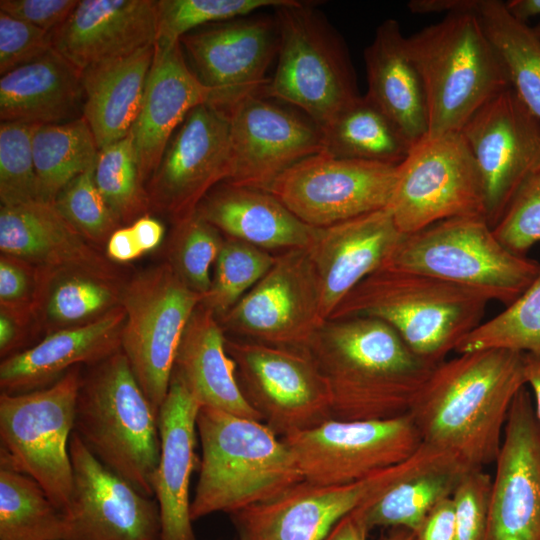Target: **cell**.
I'll return each instance as SVG.
<instances>
[{"label":"cell","mask_w":540,"mask_h":540,"mask_svg":"<svg viewBox=\"0 0 540 540\" xmlns=\"http://www.w3.org/2000/svg\"><path fill=\"white\" fill-rule=\"evenodd\" d=\"M130 227L143 253L156 248L164 236L163 225L148 214L138 218Z\"/></svg>","instance_id":"55"},{"label":"cell","mask_w":540,"mask_h":540,"mask_svg":"<svg viewBox=\"0 0 540 540\" xmlns=\"http://www.w3.org/2000/svg\"><path fill=\"white\" fill-rule=\"evenodd\" d=\"M489 302L485 295L448 281L383 268L360 282L328 320L379 319L416 354L440 363L482 323Z\"/></svg>","instance_id":"4"},{"label":"cell","mask_w":540,"mask_h":540,"mask_svg":"<svg viewBox=\"0 0 540 540\" xmlns=\"http://www.w3.org/2000/svg\"><path fill=\"white\" fill-rule=\"evenodd\" d=\"M461 133L479 168L485 220L493 229L523 185L540 171V119L509 87L485 103Z\"/></svg>","instance_id":"18"},{"label":"cell","mask_w":540,"mask_h":540,"mask_svg":"<svg viewBox=\"0 0 540 540\" xmlns=\"http://www.w3.org/2000/svg\"><path fill=\"white\" fill-rule=\"evenodd\" d=\"M0 250L40 269L71 270L123 285L122 270L66 221L53 203L1 206Z\"/></svg>","instance_id":"24"},{"label":"cell","mask_w":540,"mask_h":540,"mask_svg":"<svg viewBox=\"0 0 540 540\" xmlns=\"http://www.w3.org/2000/svg\"><path fill=\"white\" fill-rule=\"evenodd\" d=\"M281 438L303 479L321 485L362 480L409 459L423 443L409 413L383 420L331 418Z\"/></svg>","instance_id":"14"},{"label":"cell","mask_w":540,"mask_h":540,"mask_svg":"<svg viewBox=\"0 0 540 540\" xmlns=\"http://www.w3.org/2000/svg\"><path fill=\"white\" fill-rule=\"evenodd\" d=\"M197 434L202 456L192 521L270 500L304 480L283 439L262 421L201 406Z\"/></svg>","instance_id":"3"},{"label":"cell","mask_w":540,"mask_h":540,"mask_svg":"<svg viewBox=\"0 0 540 540\" xmlns=\"http://www.w3.org/2000/svg\"><path fill=\"white\" fill-rule=\"evenodd\" d=\"M37 269L34 317L48 334L92 322L120 305L122 286L81 272Z\"/></svg>","instance_id":"36"},{"label":"cell","mask_w":540,"mask_h":540,"mask_svg":"<svg viewBox=\"0 0 540 540\" xmlns=\"http://www.w3.org/2000/svg\"><path fill=\"white\" fill-rule=\"evenodd\" d=\"M203 298L168 262L144 269L122 285L120 305L126 319L121 350L157 416L183 333Z\"/></svg>","instance_id":"10"},{"label":"cell","mask_w":540,"mask_h":540,"mask_svg":"<svg viewBox=\"0 0 540 540\" xmlns=\"http://www.w3.org/2000/svg\"><path fill=\"white\" fill-rule=\"evenodd\" d=\"M53 49L52 33L0 11L1 76Z\"/></svg>","instance_id":"49"},{"label":"cell","mask_w":540,"mask_h":540,"mask_svg":"<svg viewBox=\"0 0 540 540\" xmlns=\"http://www.w3.org/2000/svg\"><path fill=\"white\" fill-rule=\"evenodd\" d=\"M369 531L357 508L344 516L323 540H368Z\"/></svg>","instance_id":"56"},{"label":"cell","mask_w":540,"mask_h":540,"mask_svg":"<svg viewBox=\"0 0 540 540\" xmlns=\"http://www.w3.org/2000/svg\"><path fill=\"white\" fill-rule=\"evenodd\" d=\"M539 32H540V28H538Z\"/></svg>","instance_id":"61"},{"label":"cell","mask_w":540,"mask_h":540,"mask_svg":"<svg viewBox=\"0 0 540 540\" xmlns=\"http://www.w3.org/2000/svg\"><path fill=\"white\" fill-rule=\"evenodd\" d=\"M504 349L540 357V274L513 303L478 325L456 347L458 354Z\"/></svg>","instance_id":"40"},{"label":"cell","mask_w":540,"mask_h":540,"mask_svg":"<svg viewBox=\"0 0 540 540\" xmlns=\"http://www.w3.org/2000/svg\"><path fill=\"white\" fill-rule=\"evenodd\" d=\"M126 314L121 305L87 324L49 333L36 345L2 359L1 392L46 388L75 366L94 365L121 349Z\"/></svg>","instance_id":"28"},{"label":"cell","mask_w":540,"mask_h":540,"mask_svg":"<svg viewBox=\"0 0 540 540\" xmlns=\"http://www.w3.org/2000/svg\"><path fill=\"white\" fill-rule=\"evenodd\" d=\"M385 268L416 272L513 303L540 264L508 249L484 218H451L404 235Z\"/></svg>","instance_id":"8"},{"label":"cell","mask_w":540,"mask_h":540,"mask_svg":"<svg viewBox=\"0 0 540 540\" xmlns=\"http://www.w3.org/2000/svg\"><path fill=\"white\" fill-rule=\"evenodd\" d=\"M445 452L422 443L404 462L353 483L302 480L270 500L229 514L230 519L239 540H323L344 516Z\"/></svg>","instance_id":"12"},{"label":"cell","mask_w":540,"mask_h":540,"mask_svg":"<svg viewBox=\"0 0 540 540\" xmlns=\"http://www.w3.org/2000/svg\"><path fill=\"white\" fill-rule=\"evenodd\" d=\"M495 465L483 540H540V427L525 386L511 405Z\"/></svg>","instance_id":"22"},{"label":"cell","mask_w":540,"mask_h":540,"mask_svg":"<svg viewBox=\"0 0 540 540\" xmlns=\"http://www.w3.org/2000/svg\"><path fill=\"white\" fill-rule=\"evenodd\" d=\"M154 54L155 45H149L81 71L82 116L99 150L129 134L141 107Z\"/></svg>","instance_id":"33"},{"label":"cell","mask_w":540,"mask_h":540,"mask_svg":"<svg viewBox=\"0 0 540 540\" xmlns=\"http://www.w3.org/2000/svg\"><path fill=\"white\" fill-rule=\"evenodd\" d=\"M37 325L31 314L0 309V355L5 359L18 352L31 333L29 325Z\"/></svg>","instance_id":"52"},{"label":"cell","mask_w":540,"mask_h":540,"mask_svg":"<svg viewBox=\"0 0 540 540\" xmlns=\"http://www.w3.org/2000/svg\"><path fill=\"white\" fill-rule=\"evenodd\" d=\"M306 349L326 380L332 418L343 421L408 414L439 364L370 317L326 320Z\"/></svg>","instance_id":"2"},{"label":"cell","mask_w":540,"mask_h":540,"mask_svg":"<svg viewBox=\"0 0 540 540\" xmlns=\"http://www.w3.org/2000/svg\"><path fill=\"white\" fill-rule=\"evenodd\" d=\"M403 237L388 208L317 228L306 250L319 281L325 321L360 282L386 267Z\"/></svg>","instance_id":"23"},{"label":"cell","mask_w":540,"mask_h":540,"mask_svg":"<svg viewBox=\"0 0 540 540\" xmlns=\"http://www.w3.org/2000/svg\"><path fill=\"white\" fill-rule=\"evenodd\" d=\"M223 242L221 232L195 213L174 225L167 262L185 285L205 295L211 285L210 269Z\"/></svg>","instance_id":"44"},{"label":"cell","mask_w":540,"mask_h":540,"mask_svg":"<svg viewBox=\"0 0 540 540\" xmlns=\"http://www.w3.org/2000/svg\"><path fill=\"white\" fill-rule=\"evenodd\" d=\"M74 432L109 470L141 493L154 495L158 416L121 349L83 372Z\"/></svg>","instance_id":"6"},{"label":"cell","mask_w":540,"mask_h":540,"mask_svg":"<svg viewBox=\"0 0 540 540\" xmlns=\"http://www.w3.org/2000/svg\"><path fill=\"white\" fill-rule=\"evenodd\" d=\"M188 66L229 107L262 93L268 68L278 54L275 16H244L197 28L179 40Z\"/></svg>","instance_id":"20"},{"label":"cell","mask_w":540,"mask_h":540,"mask_svg":"<svg viewBox=\"0 0 540 540\" xmlns=\"http://www.w3.org/2000/svg\"><path fill=\"white\" fill-rule=\"evenodd\" d=\"M200 407L183 379L173 371L158 412L160 456L153 480L161 517V540H197L190 516L189 487L197 463Z\"/></svg>","instance_id":"26"},{"label":"cell","mask_w":540,"mask_h":540,"mask_svg":"<svg viewBox=\"0 0 540 540\" xmlns=\"http://www.w3.org/2000/svg\"><path fill=\"white\" fill-rule=\"evenodd\" d=\"M38 287L39 273L35 266L1 254L0 308L34 316Z\"/></svg>","instance_id":"50"},{"label":"cell","mask_w":540,"mask_h":540,"mask_svg":"<svg viewBox=\"0 0 540 540\" xmlns=\"http://www.w3.org/2000/svg\"><path fill=\"white\" fill-rule=\"evenodd\" d=\"M218 320L224 331L243 339L306 349L325 322L319 281L307 250L276 255L269 271Z\"/></svg>","instance_id":"17"},{"label":"cell","mask_w":540,"mask_h":540,"mask_svg":"<svg viewBox=\"0 0 540 540\" xmlns=\"http://www.w3.org/2000/svg\"><path fill=\"white\" fill-rule=\"evenodd\" d=\"M196 214L227 237L267 251L306 249L317 230L268 191L227 182L205 196Z\"/></svg>","instance_id":"29"},{"label":"cell","mask_w":540,"mask_h":540,"mask_svg":"<svg viewBox=\"0 0 540 540\" xmlns=\"http://www.w3.org/2000/svg\"><path fill=\"white\" fill-rule=\"evenodd\" d=\"M39 125L15 121L0 124V201L12 207L41 201L33 157Z\"/></svg>","instance_id":"45"},{"label":"cell","mask_w":540,"mask_h":540,"mask_svg":"<svg viewBox=\"0 0 540 540\" xmlns=\"http://www.w3.org/2000/svg\"><path fill=\"white\" fill-rule=\"evenodd\" d=\"M142 254L130 226L115 230L106 243V256L114 263L129 262Z\"/></svg>","instance_id":"54"},{"label":"cell","mask_w":540,"mask_h":540,"mask_svg":"<svg viewBox=\"0 0 540 540\" xmlns=\"http://www.w3.org/2000/svg\"><path fill=\"white\" fill-rule=\"evenodd\" d=\"M274 10L278 61L261 94L297 107L322 129L360 96L345 42L311 2L288 0Z\"/></svg>","instance_id":"7"},{"label":"cell","mask_w":540,"mask_h":540,"mask_svg":"<svg viewBox=\"0 0 540 540\" xmlns=\"http://www.w3.org/2000/svg\"><path fill=\"white\" fill-rule=\"evenodd\" d=\"M476 4L406 37L425 89L427 135L461 132L485 103L511 87Z\"/></svg>","instance_id":"5"},{"label":"cell","mask_w":540,"mask_h":540,"mask_svg":"<svg viewBox=\"0 0 540 540\" xmlns=\"http://www.w3.org/2000/svg\"><path fill=\"white\" fill-rule=\"evenodd\" d=\"M225 345L246 399L279 437L332 418L326 380L307 349L227 337Z\"/></svg>","instance_id":"13"},{"label":"cell","mask_w":540,"mask_h":540,"mask_svg":"<svg viewBox=\"0 0 540 540\" xmlns=\"http://www.w3.org/2000/svg\"><path fill=\"white\" fill-rule=\"evenodd\" d=\"M476 12L511 88L540 119V32L514 18L500 0H477Z\"/></svg>","instance_id":"37"},{"label":"cell","mask_w":540,"mask_h":540,"mask_svg":"<svg viewBox=\"0 0 540 540\" xmlns=\"http://www.w3.org/2000/svg\"><path fill=\"white\" fill-rule=\"evenodd\" d=\"M418 540H455L454 507L451 497L439 502L416 532Z\"/></svg>","instance_id":"53"},{"label":"cell","mask_w":540,"mask_h":540,"mask_svg":"<svg viewBox=\"0 0 540 540\" xmlns=\"http://www.w3.org/2000/svg\"><path fill=\"white\" fill-rule=\"evenodd\" d=\"M384 540H418V537L416 533L411 530L394 527Z\"/></svg>","instance_id":"60"},{"label":"cell","mask_w":540,"mask_h":540,"mask_svg":"<svg viewBox=\"0 0 540 540\" xmlns=\"http://www.w3.org/2000/svg\"><path fill=\"white\" fill-rule=\"evenodd\" d=\"M230 163L228 108L214 102L193 108L147 182L150 211L174 225L193 216L205 196L228 179Z\"/></svg>","instance_id":"15"},{"label":"cell","mask_w":540,"mask_h":540,"mask_svg":"<svg viewBox=\"0 0 540 540\" xmlns=\"http://www.w3.org/2000/svg\"><path fill=\"white\" fill-rule=\"evenodd\" d=\"M398 166L319 153L294 164L267 190L301 221L328 227L388 207Z\"/></svg>","instance_id":"16"},{"label":"cell","mask_w":540,"mask_h":540,"mask_svg":"<svg viewBox=\"0 0 540 540\" xmlns=\"http://www.w3.org/2000/svg\"><path fill=\"white\" fill-rule=\"evenodd\" d=\"M66 521L31 477L0 464V540H65Z\"/></svg>","instance_id":"39"},{"label":"cell","mask_w":540,"mask_h":540,"mask_svg":"<svg viewBox=\"0 0 540 540\" xmlns=\"http://www.w3.org/2000/svg\"><path fill=\"white\" fill-rule=\"evenodd\" d=\"M94 178L100 194L121 227L132 224L150 211L146 184L129 134L99 150Z\"/></svg>","instance_id":"41"},{"label":"cell","mask_w":540,"mask_h":540,"mask_svg":"<svg viewBox=\"0 0 540 540\" xmlns=\"http://www.w3.org/2000/svg\"><path fill=\"white\" fill-rule=\"evenodd\" d=\"M82 366L35 391L0 395V464L26 474L63 513L73 490L70 439Z\"/></svg>","instance_id":"9"},{"label":"cell","mask_w":540,"mask_h":540,"mask_svg":"<svg viewBox=\"0 0 540 540\" xmlns=\"http://www.w3.org/2000/svg\"><path fill=\"white\" fill-rule=\"evenodd\" d=\"M156 0H79L52 33L53 48L80 71L155 45Z\"/></svg>","instance_id":"25"},{"label":"cell","mask_w":540,"mask_h":540,"mask_svg":"<svg viewBox=\"0 0 540 540\" xmlns=\"http://www.w3.org/2000/svg\"><path fill=\"white\" fill-rule=\"evenodd\" d=\"M524 370L526 384H528L533 391L534 414L540 427V357L524 353Z\"/></svg>","instance_id":"58"},{"label":"cell","mask_w":540,"mask_h":540,"mask_svg":"<svg viewBox=\"0 0 540 540\" xmlns=\"http://www.w3.org/2000/svg\"><path fill=\"white\" fill-rule=\"evenodd\" d=\"M493 231L519 255L540 242V171L523 185Z\"/></svg>","instance_id":"47"},{"label":"cell","mask_w":540,"mask_h":540,"mask_svg":"<svg viewBox=\"0 0 540 540\" xmlns=\"http://www.w3.org/2000/svg\"><path fill=\"white\" fill-rule=\"evenodd\" d=\"M288 0H156V46L169 47L185 34L208 24L248 16Z\"/></svg>","instance_id":"43"},{"label":"cell","mask_w":540,"mask_h":540,"mask_svg":"<svg viewBox=\"0 0 540 540\" xmlns=\"http://www.w3.org/2000/svg\"><path fill=\"white\" fill-rule=\"evenodd\" d=\"M475 0H412L407 6L412 13L427 14L444 12L445 15L473 6Z\"/></svg>","instance_id":"57"},{"label":"cell","mask_w":540,"mask_h":540,"mask_svg":"<svg viewBox=\"0 0 540 540\" xmlns=\"http://www.w3.org/2000/svg\"><path fill=\"white\" fill-rule=\"evenodd\" d=\"M525 385L524 353H463L437 364L409 414L423 443L483 469L495 463L511 405Z\"/></svg>","instance_id":"1"},{"label":"cell","mask_w":540,"mask_h":540,"mask_svg":"<svg viewBox=\"0 0 540 540\" xmlns=\"http://www.w3.org/2000/svg\"><path fill=\"white\" fill-rule=\"evenodd\" d=\"M276 255L234 238H225L203 306L222 318L269 271Z\"/></svg>","instance_id":"42"},{"label":"cell","mask_w":540,"mask_h":540,"mask_svg":"<svg viewBox=\"0 0 540 540\" xmlns=\"http://www.w3.org/2000/svg\"><path fill=\"white\" fill-rule=\"evenodd\" d=\"M83 99L81 71L54 48L0 79L1 121L69 122L79 118Z\"/></svg>","instance_id":"32"},{"label":"cell","mask_w":540,"mask_h":540,"mask_svg":"<svg viewBox=\"0 0 540 540\" xmlns=\"http://www.w3.org/2000/svg\"><path fill=\"white\" fill-rule=\"evenodd\" d=\"M224 332L218 318L200 303L183 333L173 371L201 406L262 421L239 385Z\"/></svg>","instance_id":"30"},{"label":"cell","mask_w":540,"mask_h":540,"mask_svg":"<svg viewBox=\"0 0 540 540\" xmlns=\"http://www.w3.org/2000/svg\"><path fill=\"white\" fill-rule=\"evenodd\" d=\"M95 166L71 180L56 196L57 211L90 243H107L111 234L120 228L94 178Z\"/></svg>","instance_id":"46"},{"label":"cell","mask_w":540,"mask_h":540,"mask_svg":"<svg viewBox=\"0 0 540 540\" xmlns=\"http://www.w3.org/2000/svg\"><path fill=\"white\" fill-rule=\"evenodd\" d=\"M207 102L217 103L216 94L194 75L180 42L169 47L155 45L141 107L129 132L146 185L184 118Z\"/></svg>","instance_id":"27"},{"label":"cell","mask_w":540,"mask_h":540,"mask_svg":"<svg viewBox=\"0 0 540 540\" xmlns=\"http://www.w3.org/2000/svg\"><path fill=\"white\" fill-rule=\"evenodd\" d=\"M227 108L231 145L227 183L267 191L294 164L323 150L322 132L311 119L261 93Z\"/></svg>","instance_id":"19"},{"label":"cell","mask_w":540,"mask_h":540,"mask_svg":"<svg viewBox=\"0 0 540 540\" xmlns=\"http://www.w3.org/2000/svg\"><path fill=\"white\" fill-rule=\"evenodd\" d=\"M404 235L451 218L485 219L482 177L461 132L426 135L398 165L387 207Z\"/></svg>","instance_id":"11"},{"label":"cell","mask_w":540,"mask_h":540,"mask_svg":"<svg viewBox=\"0 0 540 540\" xmlns=\"http://www.w3.org/2000/svg\"><path fill=\"white\" fill-rule=\"evenodd\" d=\"M73 490L65 540H161L156 500L103 465L73 431Z\"/></svg>","instance_id":"21"},{"label":"cell","mask_w":540,"mask_h":540,"mask_svg":"<svg viewBox=\"0 0 540 540\" xmlns=\"http://www.w3.org/2000/svg\"><path fill=\"white\" fill-rule=\"evenodd\" d=\"M469 469L471 467L459 457L443 453L360 506L365 524L369 530L400 527L416 533L429 512L452 496Z\"/></svg>","instance_id":"34"},{"label":"cell","mask_w":540,"mask_h":540,"mask_svg":"<svg viewBox=\"0 0 540 540\" xmlns=\"http://www.w3.org/2000/svg\"><path fill=\"white\" fill-rule=\"evenodd\" d=\"M323 150L332 157L398 166L414 143L368 96H359L324 128Z\"/></svg>","instance_id":"35"},{"label":"cell","mask_w":540,"mask_h":540,"mask_svg":"<svg viewBox=\"0 0 540 540\" xmlns=\"http://www.w3.org/2000/svg\"><path fill=\"white\" fill-rule=\"evenodd\" d=\"M368 96L415 144L428 134V107L421 76L395 19L383 21L364 50Z\"/></svg>","instance_id":"31"},{"label":"cell","mask_w":540,"mask_h":540,"mask_svg":"<svg viewBox=\"0 0 540 540\" xmlns=\"http://www.w3.org/2000/svg\"><path fill=\"white\" fill-rule=\"evenodd\" d=\"M492 477L482 468L469 469L454 490L455 540H483L487 525Z\"/></svg>","instance_id":"48"},{"label":"cell","mask_w":540,"mask_h":540,"mask_svg":"<svg viewBox=\"0 0 540 540\" xmlns=\"http://www.w3.org/2000/svg\"><path fill=\"white\" fill-rule=\"evenodd\" d=\"M504 4L508 12L521 22L527 23L530 18L540 16V0H509Z\"/></svg>","instance_id":"59"},{"label":"cell","mask_w":540,"mask_h":540,"mask_svg":"<svg viewBox=\"0 0 540 540\" xmlns=\"http://www.w3.org/2000/svg\"><path fill=\"white\" fill-rule=\"evenodd\" d=\"M78 3L79 0H1L0 11L53 33Z\"/></svg>","instance_id":"51"},{"label":"cell","mask_w":540,"mask_h":540,"mask_svg":"<svg viewBox=\"0 0 540 540\" xmlns=\"http://www.w3.org/2000/svg\"><path fill=\"white\" fill-rule=\"evenodd\" d=\"M98 153L83 116L65 123L39 125L33 136V157L40 200L53 203L71 180L95 166Z\"/></svg>","instance_id":"38"}]
</instances>
